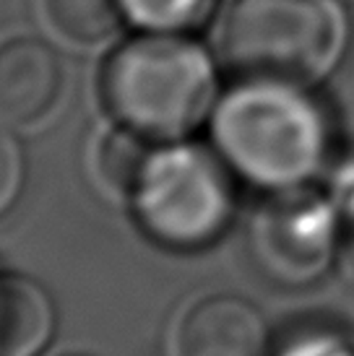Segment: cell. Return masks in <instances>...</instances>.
<instances>
[{"label":"cell","mask_w":354,"mask_h":356,"mask_svg":"<svg viewBox=\"0 0 354 356\" xmlns=\"http://www.w3.org/2000/svg\"><path fill=\"white\" fill-rule=\"evenodd\" d=\"M211 133L229 169L266 190L305 188L328 156V122L305 86L243 79L217 102Z\"/></svg>","instance_id":"cell-1"},{"label":"cell","mask_w":354,"mask_h":356,"mask_svg":"<svg viewBox=\"0 0 354 356\" xmlns=\"http://www.w3.org/2000/svg\"><path fill=\"white\" fill-rule=\"evenodd\" d=\"M217 68L183 34L146 31L123 42L102 70V97L120 125L148 140H180L217 107Z\"/></svg>","instance_id":"cell-2"},{"label":"cell","mask_w":354,"mask_h":356,"mask_svg":"<svg viewBox=\"0 0 354 356\" xmlns=\"http://www.w3.org/2000/svg\"><path fill=\"white\" fill-rule=\"evenodd\" d=\"M346 16L336 0H235L219 47L240 79L313 86L339 63Z\"/></svg>","instance_id":"cell-3"},{"label":"cell","mask_w":354,"mask_h":356,"mask_svg":"<svg viewBox=\"0 0 354 356\" xmlns=\"http://www.w3.org/2000/svg\"><path fill=\"white\" fill-rule=\"evenodd\" d=\"M128 195L144 232L172 250L206 248L235 216L229 164L219 154L180 140L151 149Z\"/></svg>","instance_id":"cell-4"},{"label":"cell","mask_w":354,"mask_h":356,"mask_svg":"<svg viewBox=\"0 0 354 356\" xmlns=\"http://www.w3.org/2000/svg\"><path fill=\"white\" fill-rule=\"evenodd\" d=\"M339 237L334 206L305 193V188H295L276 193L261 208L253 245L266 276L284 284H305L325 270Z\"/></svg>","instance_id":"cell-5"},{"label":"cell","mask_w":354,"mask_h":356,"mask_svg":"<svg viewBox=\"0 0 354 356\" xmlns=\"http://www.w3.org/2000/svg\"><path fill=\"white\" fill-rule=\"evenodd\" d=\"M63 63L47 42L16 37L0 44V120L10 128L37 122L55 107Z\"/></svg>","instance_id":"cell-6"},{"label":"cell","mask_w":354,"mask_h":356,"mask_svg":"<svg viewBox=\"0 0 354 356\" xmlns=\"http://www.w3.org/2000/svg\"><path fill=\"white\" fill-rule=\"evenodd\" d=\"M177 348L180 356H268V327L250 302L217 294L187 309Z\"/></svg>","instance_id":"cell-7"},{"label":"cell","mask_w":354,"mask_h":356,"mask_svg":"<svg viewBox=\"0 0 354 356\" xmlns=\"http://www.w3.org/2000/svg\"><path fill=\"white\" fill-rule=\"evenodd\" d=\"M55 327V302L40 281L0 273V356H40Z\"/></svg>","instance_id":"cell-8"},{"label":"cell","mask_w":354,"mask_h":356,"mask_svg":"<svg viewBox=\"0 0 354 356\" xmlns=\"http://www.w3.org/2000/svg\"><path fill=\"white\" fill-rule=\"evenodd\" d=\"M52 26L79 44L107 40L125 19L123 0H45Z\"/></svg>","instance_id":"cell-9"},{"label":"cell","mask_w":354,"mask_h":356,"mask_svg":"<svg viewBox=\"0 0 354 356\" xmlns=\"http://www.w3.org/2000/svg\"><path fill=\"white\" fill-rule=\"evenodd\" d=\"M211 0H123L130 24L157 34H183L206 19Z\"/></svg>","instance_id":"cell-10"},{"label":"cell","mask_w":354,"mask_h":356,"mask_svg":"<svg viewBox=\"0 0 354 356\" xmlns=\"http://www.w3.org/2000/svg\"><path fill=\"white\" fill-rule=\"evenodd\" d=\"M148 154L151 149L146 136L120 125V130L109 133L99 149V169L109 185H115L120 193H130Z\"/></svg>","instance_id":"cell-11"},{"label":"cell","mask_w":354,"mask_h":356,"mask_svg":"<svg viewBox=\"0 0 354 356\" xmlns=\"http://www.w3.org/2000/svg\"><path fill=\"white\" fill-rule=\"evenodd\" d=\"M26 179V159L16 133L0 120V216L19 200Z\"/></svg>","instance_id":"cell-12"},{"label":"cell","mask_w":354,"mask_h":356,"mask_svg":"<svg viewBox=\"0 0 354 356\" xmlns=\"http://www.w3.org/2000/svg\"><path fill=\"white\" fill-rule=\"evenodd\" d=\"M279 356H354V351L341 338L328 336V333H313V336L297 338Z\"/></svg>","instance_id":"cell-13"},{"label":"cell","mask_w":354,"mask_h":356,"mask_svg":"<svg viewBox=\"0 0 354 356\" xmlns=\"http://www.w3.org/2000/svg\"><path fill=\"white\" fill-rule=\"evenodd\" d=\"M339 232L346 245L354 250V182L349 179L341 193V211H339Z\"/></svg>","instance_id":"cell-14"}]
</instances>
